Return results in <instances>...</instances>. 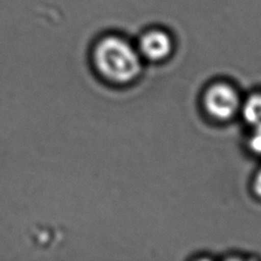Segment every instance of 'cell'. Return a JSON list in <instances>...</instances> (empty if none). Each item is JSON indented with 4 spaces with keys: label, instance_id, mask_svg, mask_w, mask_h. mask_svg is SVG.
Segmentation results:
<instances>
[{
    "label": "cell",
    "instance_id": "8992f818",
    "mask_svg": "<svg viewBox=\"0 0 261 261\" xmlns=\"http://www.w3.org/2000/svg\"><path fill=\"white\" fill-rule=\"evenodd\" d=\"M255 193L261 197V169L258 171L256 174V177L254 179V185H253Z\"/></svg>",
    "mask_w": 261,
    "mask_h": 261
},
{
    "label": "cell",
    "instance_id": "277c9868",
    "mask_svg": "<svg viewBox=\"0 0 261 261\" xmlns=\"http://www.w3.org/2000/svg\"><path fill=\"white\" fill-rule=\"evenodd\" d=\"M243 113L246 121L254 129H261V93L249 97L244 104Z\"/></svg>",
    "mask_w": 261,
    "mask_h": 261
},
{
    "label": "cell",
    "instance_id": "7a4b0ae2",
    "mask_svg": "<svg viewBox=\"0 0 261 261\" xmlns=\"http://www.w3.org/2000/svg\"><path fill=\"white\" fill-rule=\"evenodd\" d=\"M204 105L208 113L220 120L230 118L239 109L240 98L236 90L226 84L211 86L204 95Z\"/></svg>",
    "mask_w": 261,
    "mask_h": 261
},
{
    "label": "cell",
    "instance_id": "3957f363",
    "mask_svg": "<svg viewBox=\"0 0 261 261\" xmlns=\"http://www.w3.org/2000/svg\"><path fill=\"white\" fill-rule=\"evenodd\" d=\"M169 36L160 30L148 31L139 41V53L148 60L158 61L167 57L171 51Z\"/></svg>",
    "mask_w": 261,
    "mask_h": 261
},
{
    "label": "cell",
    "instance_id": "5b68a950",
    "mask_svg": "<svg viewBox=\"0 0 261 261\" xmlns=\"http://www.w3.org/2000/svg\"><path fill=\"white\" fill-rule=\"evenodd\" d=\"M249 147L253 152L261 154V129H254L249 140Z\"/></svg>",
    "mask_w": 261,
    "mask_h": 261
},
{
    "label": "cell",
    "instance_id": "6da1fadb",
    "mask_svg": "<svg viewBox=\"0 0 261 261\" xmlns=\"http://www.w3.org/2000/svg\"><path fill=\"white\" fill-rule=\"evenodd\" d=\"M92 61L97 73L114 85L132 83L142 69L139 51L126 39L115 34L106 35L96 42Z\"/></svg>",
    "mask_w": 261,
    "mask_h": 261
}]
</instances>
